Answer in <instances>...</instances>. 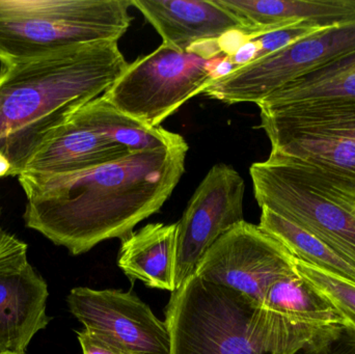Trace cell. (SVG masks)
<instances>
[{"instance_id":"obj_20","label":"cell","mask_w":355,"mask_h":354,"mask_svg":"<svg viewBox=\"0 0 355 354\" xmlns=\"http://www.w3.org/2000/svg\"><path fill=\"white\" fill-rule=\"evenodd\" d=\"M261 210L259 227L295 259L355 283V266L329 245L267 208Z\"/></svg>"},{"instance_id":"obj_18","label":"cell","mask_w":355,"mask_h":354,"mask_svg":"<svg viewBox=\"0 0 355 354\" xmlns=\"http://www.w3.org/2000/svg\"><path fill=\"white\" fill-rule=\"evenodd\" d=\"M242 14L260 30H273L304 21L334 26L355 20V0H248Z\"/></svg>"},{"instance_id":"obj_7","label":"cell","mask_w":355,"mask_h":354,"mask_svg":"<svg viewBox=\"0 0 355 354\" xmlns=\"http://www.w3.org/2000/svg\"><path fill=\"white\" fill-rule=\"evenodd\" d=\"M346 330L343 316L297 272L277 281L254 308L250 332L267 354H318Z\"/></svg>"},{"instance_id":"obj_30","label":"cell","mask_w":355,"mask_h":354,"mask_svg":"<svg viewBox=\"0 0 355 354\" xmlns=\"http://www.w3.org/2000/svg\"><path fill=\"white\" fill-rule=\"evenodd\" d=\"M354 212H355V206H354Z\"/></svg>"},{"instance_id":"obj_5","label":"cell","mask_w":355,"mask_h":354,"mask_svg":"<svg viewBox=\"0 0 355 354\" xmlns=\"http://www.w3.org/2000/svg\"><path fill=\"white\" fill-rule=\"evenodd\" d=\"M254 308L240 293L192 276L164 311L171 354H267L250 335Z\"/></svg>"},{"instance_id":"obj_27","label":"cell","mask_w":355,"mask_h":354,"mask_svg":"<svg viewBox=\"0 0 355 354\" xmlns=\"http://www.w3.org/2000/svg\"><path fill=\"white\" fill-rule=\"evenodd\" d=\"M16 239V236L6 232V231L2 229V227L0 226V253L3 251L6 247H10Z\"/></svg>"},{"instance_id":"obj_3","label":"cell","mask_w":355,"mask_h":354,"mask_svg":"<svg viewBox=\"0 0 355 354\" xmlns=\"http://www.w3.org/2000/svg\"><path fill=\"white\" fill-rule=\"evenodd\" d=\"M131 0H0V64L99 41L130 27Z\"/></svg>"},{"instance_id":"obj_26","label":"cell","mask_w":355,"mask_h":354,"mask_svg":"<svg viewBox=\"0 0 355 354\" xmlns=\"http://www.w3.org/2000/svg\"><path fill=\"white\" fill-rule=\"evenodd\" d=\"M186 52H191L205 60H211V58L223 53L219 47L218 39L196 42V43L192 44Z\"/></svg>"},{"instance_id":"obj_9","label":"cell","mask_w":355,"mask_h":354,"mask_svg":"<svg viewBox=\"0 0 355 354\" xmlns=\"http://www.w3.org/2000/svg\"><path fill=\"white\" fill-rule=\"evenodd\" d=\"M295 258L256 224H236L209 249L194 276L258 307L273 284L295 274Z\"/></svg>"},{"instance_id":"obj_29","label":"cell","mask_w":355,"mask_h":354,"mask_svg":"<svg viewBox=\"0 0 355 354\" xmlns=\"http://www.w3.org/2000/svg\"><path fill=\"white\" fill-rule=\"evenodd\" d=\"M0 354H25V353H12V351H6V353H0Z\"/></svg>"},{"instance_id":"obj_25","label":"cell","mask_w":355,"mask_h":354,"mask_svg":"<svg viewBox=\"0 0 355 354\" xmlns=\"http://www.w3.org/2000/svg\"><path fill=\"white\" fill-rule=\"evenodd\" d=\"M318 354H355V332L346 330L327 351Z\"/></svg>"},{"instance_id":"obj_12","label":"cell","mask_w":355,"mask_h":354,"mask_svg":"<svg viewBox=\"0 0 355 354\" xmlns=\"http://www.w3.org/2000/svg\"><path fill=\"white\" fill-rule=\"evenodd\" d=\"M67 303L85 330L131 354H171L166 321L132 293L77 287L69 293Z\"/></svg>"},{"instance_id":"obj_24","label":"cell","mask_w":355,"mask_h":354,"mask_svg":"<svg viewBox=\"0 0 355 354\" xmlns=\"http://www.w3.org/2000/svg\"><path fill=\"white\" fill-rule=\"evenodd\" d=\"M252 35L241 30H230L219 37L218 44L221 52L225 55L232 56L239 50L244 44L250 41Z\"/></svg>"},{"instance_id":"obj_14","label":"cell","mask_w":355,"mask_h":354,"mask_svg":"<svg viewBox=\"0 0 355 354\" xmlns=\"http://www.w3.org/2000/svg\"><path fill=\"white\" fill-rule=\"evenodd\" d=\"M131 6L149 21L164 44L181 51L230 30L246 33L244 25L215 0H131Z\"/></svg>"},{"instance_id":"obj_6","label":"cell","mask_w":355,"mask_h":354,"mask_svg":"<svg viewBox=\"0 0 355 354\" xmlns=\"http://www.w3.org/2000/svg\"><path fill=\"white\" fill-rule=\"evenodd\" d=\"M225 56L205 60L162 43L129 64L102 96L123 114L157 128L188 100L202 94Z\"/></svg>"},{"instance_id":"obj_28","label":"cell","mask_w":355,"mask_h":354,"mask_svg":"<svg viewBox=\"0 0 355 354\" xmlns=\"http://www.w3.org/2000/svg\"><path fill=\"white\" fill-rule=\"evenodd\" d=\"M12 170V164H10V160L6 157L3 153L0 152V179L3 178V177L10 176Z\"/></svg>"},{"instance_id":"obj_16","label":"cell","mask_w":355,"mask_h":354,"mask_svg":"<svg viewBox=\"0 0 355 354\" xmlns=\"http://www.w3.org/2000/svg\"><path fill=\"white\" fill-rule=\"evenodd\" d=\"M177 222L149 224L122 240L118 266L132 282L176 291Z\"/></svg>"},{"instance_id":"obj_19","label":"cell","mask_w":355,"mask_h":354,"mask_svg":"<svg viewBox=\"0 0 355 354\" xmlns=\"http://www.w3.org/2000/svg\"><path fill=\"white\" fill-rule=\"evenodd\" d=\"M324 99H355V51L290 81L257 105L269 109Z\"/></svg>"},{"instance_id":"obj_15","label":"cell","mask_w":355,"mask_h":354,"mask_svg":"<svg viewBox=\"0 0 355 354\" xmlns=\"http://www.w3.org/2000/svg\"><path fill=\"white\" fill-rule=\"evenodd\" d=\"M131 154L70 116L35 150L23 172L71 174L98 168Z\"/></svg>"},{"instance_id":"obj_4","label":"cell","mask_w":355,"mask_h":354,"mask_svg":"<svg viewBox=\"0 0 355 354\" xmlns=\"http://www.w3.org/2000/svg\"><path fill=\"white\" fill-rule=\"evenodd\" d=\"M260 116L270 154L355 186V99L297 102Z\"/></svg>"},{"instance_id":"obj_23","label":"cell","mask_w":355,"mask_h":354,"mask_svg":"<svg viewBox=\"0 0 355 354\" xmlns=\"http://www.w3.org/2000/svg\"><path fill=\"white\" fill-rule=\"evenodd\" d=\"M76 334L83 354H131L116 343L102 338L85 328Z\"/></svg>"},{"instance_id":"obj_22","label":"cell","mask_w":355,"mask_h":354,"mask_svg":"<svg viewBox=\"0 0 355 354\" xmlns=\"http://www.w3.org/2000/svg\"><path fill=\"white\" fill-rule=\"evenodd\" d=\"M334 26H322V25L304 21V22L295 23V24L283 27L277 30L264 33V35L252 37L250 39L256 43L257 47H258L256 60L275 53V52L288 47L300 39H306V37L316 35L320 31L327 30Z\"/></svg>"},{"instance_id":"obj_17","label":"cell","mask_w":355,"mask_h":354,"mask_svg":"<svg viewBox=\"0 0 355 354\" xmlns=\"http://www.w3.org/2000/svg\"><path fill=\"white\" fill-rule=\"evenodd\" d=\"M71 116L130 153L172 147L184 141L177 133L162 127L152 128L123 114L103 96L87 102Z\"/></svg>"},{"instance_id":"obj_10","label":"cell","mask_w":355,"mask_h":354,"mask_svg":"<svg viewBox=\"0 0 355 354\" xmlns=\"http://www.w3.org/2000/svg\"><path fill=\"white\" fill-rule=\"evenodd\" d=\"M254 197L355 266V212L319 195L270 159L250 168Z\"/></svg>"},{"instance_id":"obj_8","label":"cell","mask_w":355,"mask_h":354,"mask_svg":"<svg viewBox=\"0 0 355 354\" xmlns=\"http://www.w3.org/2000/svg\"><path fill=\"white\" fill-rule=\"evenodd\" d=\"M355 51V20L300 39L275 53L237 67L202 94L225 104H259L290 81Z\"/></svg>"},{"instance_id":"obj_2","label":"cell","mask_w":355,"mask_h":354,"mask_svg":"<svg viewBox=\"0 0 355 354\" xmlns=\"http://www.w3.org/2000/svg\"><path fill=\"white\" fill-rule=\"evenodd\" d=\"M129 64L116 41L80 44L1 64L0 152L19 176L45 139L87 102L104 95Z\"/></svg>"},{"instance_id":"obj_11","label":"cell","mask_w":355,"mask_h":354,"mask_svg":"<svg viewBox=\"0 0 355 354\" xmlns=\"http://www.w3.org/2000/svg\"><path fill=\"white\" fill-rule=\"evenodd\" d=\"M245 183L225 163L207 172L177 222L176 290L196 274L213 245L244 222Z\"/></svg>"},{"instance_id":"obj_13","label":"cell","mask_w":355,"mask_h":354,"mask_svg":"<svg viewBox=\"0 0 355 354\" xmlns=\"http://www.w3.org/2000/svg\"><path fill=\"white\" fill-rule=\"evenodd\" d=\"M47 283L17 238L0 253V353H24L33 337L50 322L46 313Z\"/></svg>"},{"instance_id":"obj_1","label":"cell","mask_w":355,"mask_h":354,"mask_svg":"<svg viewBox=\"0 0 355 354\" xmlns=\"http://www.w3.org/2000/svg\"><path fill=\"white\" fill-rule=\"evenodd\" d=\"M187 152L184 139L83 172H21L25 226L73 256L108 239L124 240L170 199L185 172Z\"/></svg>"},{"instance_id":"obj_21","label":"cell","mask_w":355,"mask_h":354,"mask_svg":"<svg viewBox=\"0 0 355 354\" xmlns=\"http://www.w3.org/2000/svg\"><path fill=\"white\" fill-rule=\"evenodd\" d=\"M295 270L309 286L335 308L355 332V283L295 259Z\"/></svg>"}]
</instances>
